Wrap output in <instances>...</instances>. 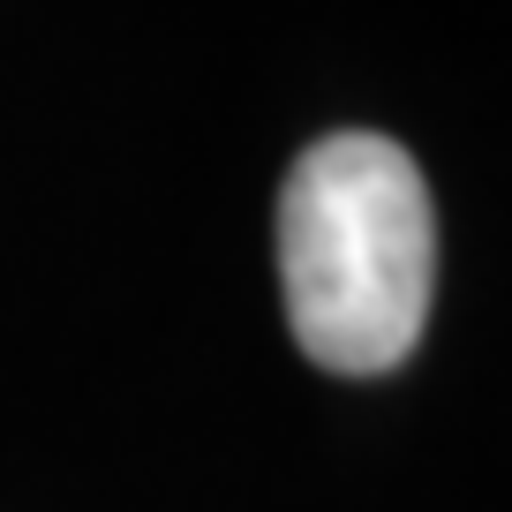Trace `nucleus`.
<instances>
[{
	"label": "nucleus",
	"instance_id": "1",
	"mask_svg": "<svg viewBox=\"0 0 512 512\" xmlns=\"http://www.w3.org/2000/svg\"><path fill=\"white\" fill-rule=\"evenodd\" d=\"M287 332L332 377H384L415 354L437 287L430 181L392 136L339 128L279 189Z\"/></svg>",
	"mask_w": 512,
	"mask_h": 512
}]
</instances>
